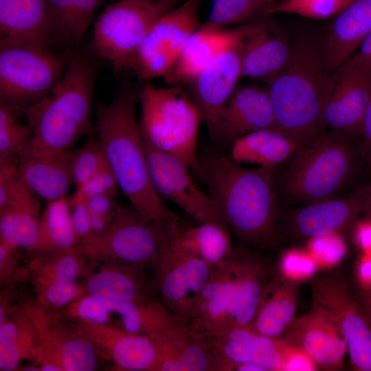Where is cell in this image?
I'll list each match as a JSON object with an SVG mask.
<instances>
[{
	"label": "cell",
	"instance_id": "1",
	"mask_svg": "<svg viewBox=\"0 0 371 371\" xmlns=\"http://www.w3.org/2000/svg\"><path fill=\"white\" fill-rule=\"evenodd\" d=\"M200 163L198 178L206 183L223 224L245 246L273 245L280 214L278 167L244 168L214 150Z\"/></svg>",
	"mask_w": 371,
	"mask_h": 371
},
{
	"label": "cell",
	"instance_id": "2",
	"mask_svg": "<svg viewBox=\"0 0 371 371\" xmlns=\"http://www.w3.org/2000/svg\"><path fill=\"white\" fill-rule=\"evenodd\" d=\"M136 89H124L107 104L95 109V129L107 162L123 193L144 222L148 224L181 219L155 192L136 120Z\"/></svg>",
	"mask_w": 371,
	"mask_h": 371
},
{
	"label": "cell",
	"instance_id": "3",
	"mask_svg": "<svg viewBox=\"0 0 371 371\" xmlns=\"http://www.w3.org/2000/svg\"><path fill=\"white\" fill-rule=\"evenodd\" d=\"M98 71L89 54H74L51 93L19 111L25 115L32 135L18 159L63 153L93 132L91 113Z\"/></svg>",
	"mask_w": 371,
	"mask_h": 371
},
{
	"label": "cell",
	"instance_id": "4",
	"mask_svg": "<svg viewBox=\"0 0 371 371\" xmlns=\"http://www.w3.org/2000/svg\"><path fill=\"white\" fill-rule=\"evenodd\" d=\"M324 49L311 39L296 41L285 67L267 82L276 129L300 146L323 131V111L335 75Z\"/></svg>",
	"mask_w": 371,
	"mask_h": 371
},
{
	"label": "cell",
	"instance_id": "5",
	"mask_svg": "<svg viewBox=\"0 0 371 371\" xmlns=\"http://www.w3.org/2000/svg\"><path fill=\"white\" fill-rule=\"evenodd\" d=\"M285 164L278 176V196L304 205L339 195L355 175L357 153L351 137L322 131L300 146Z\"/></svg>",
	"mask_w": 371,
	"mask_h": 371
},
{
	"label": "cell",
	"instance_id": "6",
	"mask_svg": "<svg viewBox=\"0 0 371 371\" xmlns=\"http://www.w3.org/2000/svg\"><path fill=\"white\" fill-rule=\"evenodd\" d=\"M141 136L154 147L184 161L199 177L197 136L203 113L179 85L166 88L146 85L139 93Z\"/></svg>",
	"mask_w": 371,
	"mask_h": 371
},
{
	"label": "cell",
	"instance_id": "7",
	"mask_svg": "<svg viewBox=\"0 0 371 371\" xmlns=\"http://www.w3.org/2000/svg\"><path fill=\"white\" fill-rule=\"evenodd\" d=\"M74 54L69 50L55 54L34 43L0 39V100L18 112L37 103L59 82Z\"/></svg>",
	"mask_w": 371,
	"mask_h": 371
},
{
	"label": "cell",
	"instance_id": "8",
	"mask_svg": "<svg viewBox=\"0 0 371 371\" xmlns=\"http://www.w3.org/2000/svg\"><path fill=\"white\" fill-rule=\"evenodd\" d=\"M170 10L159 1L122 0L110 4L95 22L91 52L109 60L115 74L133 70L150 28Z\"/></svg>",
	"mask_w": 371,
	"mask_h": 371
},
{
	"label": "cell",
	"instance_id": "9",
	"mask_svg": "<svg viewBox=\"0 0 371 371\" xmlns=\"http://www.w3.org/2000/svg\"><path fill=\"white\" fill-rule=\"evenodd\" d=\"M22 310L34 324L39 343L32 361L39 371H93L100 357L76 323L63 311L24 300Z\"/></svg>",
	"mask_w": 371,
	"mask_h": 371
},
{
	"label": "cell",
	"instance_id": "10",
	"mask_svg": "<svg viewBox=\"0 0 371 371\" xmlns=\"http://www.w3.org/2000/svg\"><path fill=\"white\" fill-rule=\"evenodd\" d=\"M159 248L153 225L144 222L133 207L120 205L107 231L100 236L89 235L77 247L93 265L117 261L144 269L154 267Z\"/></svg>",
	"mask_w": 371,
	"mask_h": 371
},
{
	"label": "cell",
	"instance_id": "11",
	"mask_svg": "<svg viewBox=\"0 0 371 371\" xmlns=\"http://www.w3.org/2000/svg\"><path fill=\"white\" fill-rule=\"evenodd\" d=\"M142 139L150 181L160 199L175 203L196 223L223 224L216 203L196 185L188 165L179 157Z\"/></svg>",
	"mask_w": 371,
	"mask_h": 371
},
{
	"label": "cell",
	"instance_id": "12",
	"mask_svg": "<svg viewBox=\"0 0 371 371\" xmlns=\"http://www.w3.org/2000/svg\"><path fill=\"white\" fill-rule=\"evenodd\" d=\"M199 4V0H186L161 15L141 45L133 70L148 78L168 74L186 41L201 26Z\"/></svg>",
	"mask_w": 371,
	"mask_h": 371
},
{
	"label": "cell",
	"instance_id": "13",
	"mask_svg": "<svg viewBox=\"0 0 371 371\" xmlns=\"http://www.w3.org/2000/svg\"><path fill=\"white\" fill-rule=\"evenodd\" d=\"M159 254L153 268L161 302L188 325L214 267L174 249L165 242L159 240Z\"/></svg>",
	"mask_w": 371,
	"mask_h": 371
},
{
	"label": "cell",
	"instance_id": "14",
	"mask_svg": "<svg viewBox=\"0 0 371 371\" xmlns=\"http://www.w3.org/2000/svg\"><path fill=\"white\" fill-rule=\"evenodd\" d=\"M313 302L329 311L335 318L347 345L353 368L371 371V326L343 280L331 276L311 282Z\"/></svg>",
	"mask_w": 371,
	"mask_h": 371
},
{
	"label": "cell",
	"instance_id": "15",
	"mask_svg": "<svg viewBox=\"0 0 371 371\" xmlns=\"http://www.w3.org/2000/svg\"><path fill=\"white\" fill-rule=\"evenodd\" d=\"M371 101V69L346 62L335 74L325 105L324 128L350 137L361 135L366 111Z\"/></svg>",
	"mask_w": 371,
	"mask_h": 371
},
{
	"label": "cell",
	"instance_id": "16",
	"mask_svg": "<svg viewBox=\"0 0 371 371\" xmlns=\"http://www.w3.org/2000/svg\"><path fill=\"white\" fill-rule=\"evenodd\" d=\"M272 277L273 270L267 260L249 249H236L231 262L229 307L220 329L248 326L267 295Z\"/></svg>",
	"mask_w": 371,
	"mask_h": 371
},
{
	"label": "cell",
	"instance_id": "17",
	"mask_svg": "<svg viewBox=\"0 0 371 371\" xmlns=\"http://www.w3.org/2000/svg\"><path fill=\"white\" fill-rule=\"evenodd\" d=\"M284 340L306 352L319 368L340 369L344 362L347 345L333 315L313 302L311 308L292 322Z\"/></svg>",
	"mask_w": 371,
	"mask_h": 371
},
{
	"label": "cell",
	"instance_id": "18",
	"mask_svg": "<svg viewBox=\"0 0 371 371\" xmlns=\"http://www.w3.org/2000/svg\"><path fill=\"white\" fill-rule=\"evenodd\" d=\"M71 319L93 344L100 356L113 361L117 370L159 371L158 352L149 336L128 333L109 324Z\"/></svg>",
	"mask_w": 371,
	"mask_h": 371
},
{
	"label": "cell",
	"instance_id": "19",
	"mask_svg": "<svg viewBox=\"0 0 371 371\" xmlns=\"http://www.w3.org/2000/svg\"><path fill=\"white\" fill-rule=\"evenodd\" d=\"M265 128H276L267 89L245 85L236 87L225 105L212 139L229 148L237 139Z\"/></svg>",
	"mask_w": 371,
	"mask_h": 371
},
{
	"label": "cell",
	"instance_id": "20",
	"mask_svg": "<svg viewBox=\"0 0 371 371\" xmlns=\"http://www.w3.org/2000/svg\"><path fill=\"white\" fill-rule=\"evenodd\" d=\"M242 41L220 54L190 82L191 97L201 109L212 138L225 105L242 77Z\"/></svg>",
	"mask_w": 371,
	"mask_h": 371
},
{
	"label": "cell",
	"instance_id": "21",
	"mask_svg": "<svg viewBox=\"0 0 371 371\" xmlns=\"http://www.w3.org/2000/svg\"><path fill=\"white\" fill-rule=\"evenodd\" d=\"M207 341L229 371L241 364H255L265 371H282L288 344L283 338H271L254 333L245 327L220 329L205 335Z\"/></svg>",
	"mask_w": 371,
	"mask_h": 371
},
{
	"label": "cell",
	"instance_id": "22",
	"mask_svg": "<svg viewBox=\"0 0 371 371\" xmlns=\"http://www.w3.org/2000/svg\"><path fill=\"white\" fill-rule=\"evenodd\" d=\"M159 240L174 249L200 259L212 267L234 254L227 226L216 222L186 225L183 219L153 225Z\"/></svg>",
	"mask_w": 371,
	"mask_h": 371
},
{
	"label": "cell",
	"instance_id": "23",
	"mask_svg": "<svg viewBox=\"0 0 371 371\" xmlns=\"http://www.w3.org/2000/svg\"><path fill=\"white\" fill-rule=\"evenodd\" d=\"M261 19L232 28L201 25L186 41L166 81L172 85L190 83L220 54L240 43Z\"/></svg>",
	"mask_w": 371,
	"mask_h": 371
},
{
	"label": "cell",
	"instance_id": "24",
	"mask_svg": "<svg viewBox=\"0 0 371 371\" xmlns=\"http://www.w3.org/2000/svg\"><path fill=\"white\" fill-rule=\"evenodd\" d=\"M87 294L112 302L155 300L145 269L128 264L106 261L96 264L83 282Z\"/></svg>",
	"mask_w": 371,
	"mask_h": 371
},
{
	"label": "cell",
	"instance_id": "25",
	"mask_svg": "<svg viewBox=\"0 0 371 371\" xmlns=\"http://www.w3.org/2000/svg\"><path fill=\"white\" fill-rule=\"evenodd\" d=\"M265 17L242 41L241 76L268 82L287 64L292 45L264 20Z\"/></svg>",
	"mask_w": 371,
	"mask_h": 371
},
{
	"label": "cell",
	"instance_id": "26",
	"mask_svg": "<svg viewBox=\"0 0 371 371\" xmlns=\"http://www.w3.org/2000/svg\"><path fill=\"white\" fill-rule=\"evenodd\" d=\"M371 33V0H355L335 16L324 49L330 71L342 66Z\"/></svg>",
	"mask_w": 371,
	"mask_h": 371
},
{
	"label": "cell",
	"instance_id": "27",
	"mask_svg": "<svg viewBox=\"0 0 371 371\" xmlns=\"http://www.w3.org/2000/svg\"><path fill=\"white\" fill-rule=\"evenodd\" d=\"M365 205L357 194L304 205L293 213L292 227L299 236L309 238L337 232L351 224Z\"/></svg>",
	"mask_w": 371,
	"mask_h": 371
},
{
	"label": "cell",
	"instance_id": "28",
	"mask_svg": "<svg viewBox=\"0 0 371 371\" xmlns=\"http://www.w3.org/2000/svg\"><path fill=\"white\" fill-rule=\"evenodd\" d=\"M0 39L34 43L47 49L55 42L44 0H0Z\"/></svg>",
	"mask_w": 371,
	"mask_h": 371
},
{
	"label": "cell",
	"instance_id": "29",
	"mask_svg": "<svg viewBox=\"0 0 371 371\" xmlns=\"http://www.w3.org/2000/svg\"><path fill=\"white\" fill-rule=\"evenodd\" d=\"M74 153L70 149L52 156L20 159V175L33 192L47 202L65 197L74 184L71 172Z\"/></svg>",
	"mask_w": 371,
	"mask_h": 371
},
{
	"label": "cell",
	"instance_id": "30",
	"mask_svg": "<svg viewBox=\"0 0 371 371\" xmlns=\"http://www.w3.org/2000/svg\"><path fill=\"white\" fill-rule=\"evenodd\" d=\"M232 258L214 268L187 325L200 338L223 326L230 300Z\"/></svg>",
	"mask_w": 371,
	"mask_h": 371
},
{
	"label": "cell",
	"instance_id": "31",
	"mask_svg": "<svg viewBox=\"0 0 371 371\" xmlns=\"http://www.w3.org/2000/svg\"><path fill=\"white\" fill-rule=\"evenodd\" d=\"M300 146L276 128L259 130L235 140L229 157L238 164L278 167L285 164Z\"/></svg>",
	"mask_w": 371,
	"mask_h": 371
},
{
	"label": "cell",
	"instance_id": "32",
	"mask_svg": "<svg viewBox=\"0 0 371 371\" xmlns=\"http://www.w3.org/2000/svg\"><path fill=\"white\" fill-rule=\"evenodd\" d=\"M301 284L285 279L280 283L273 282L258 313L245 328L260 335L280 338L295 318Z\"/></svg>",
	"mask_w": 371,
	"mask_h": 371
},
{
	"label": "cell",
	"instance_id": "33",
	"mask_svg": "<svg viewBox=\"0 0 371 371\" xmlns=\"http://www.w3.org/2000/svg\"><path fill=\"white\" fill-rule=\"evenodd\" d=\"M115 320L112 326L131 333L150 336L184 324L162 302L104 300Z\"/></svg>",
	"mask_w": 371,
	"mask_h": 371
},
{
	"label": "cell",
	"instance_id": "34",
	"mask_svg": "<svg viewBox=\"0 0 371 371\" xmlns=\"http://www.w3.org/2000/svg\"><path fill=\"white\" fill-rule=\"evenodd\" d=\"M41 210L36 196L0 210V241L34 254L40 237Z\"/></svg>",
	"mask_w": 371,
	"mask_h": 371
},
{
	"label": "cell",
	"instance_id": "35",
	"mask_svg": "<svg viewBox=\"0 0 371 371\" xmlns=\"http://www.w3.org/2000/svg\"><path fill=\"white\" fill-rule=\"evenodd\" d=\"M55 41L78 44L106 0H44Z\"/></svg>",
	"mask_w": 371,
	"mask_h": 371
},
{
	"label": "cell",
	"instance_id": "36",
	"mask_svg": "<svg viewBox=\"0 0 371 371\" xmlns=\"http://www.w3.org/2000/svg\"><path fill=\"white\" fill-rule=\"evenodd\" d=\"M38 343L36 330L21 307L0 324V370H16L22 361H32Z\"/></svg>",
	"mask_w": 371,
	"mask_h": 371
},
{
	"label": "cell",
	"instance_id": "37",
	"mask_svg": "<svg viewBox=\"0 0 371 371\" xmlns=\"http://www.w3.org/2000/svg\"><path fill=\"white\" fill-rule=\"evenodd\" d=\"M79 244L71 220L69 199L65 196L47 202L41 214L38 243L32 255L73 249Z\"/></svg>",
	"mask_w": 371,
	"mask_h": 371
},
{
	"label": "cell",
	"instance_id": "38",
	"mask_svg": "<svg viewBox=\"0 0 371 371\" xmlns=\"http://www.w3.org/2000/svg\"><path fill=\"white\" fill-rule=\"evenodd\" d=\"M27 266L30 281L34 279L77 280L80 278H85L94 268L77 248L31 255Z\"/></svg>",
	"mask_w": 371,
	"mask_h": 371
},
{
	"label": "cell",
	"instance_id": "39",
	"mask_svg": "<svg viewBox=\"0 0 371 371\" xmlns=\"http://www.w3.org/2000/svg\"><path fill=\"white\" fill-rule=\"evenodd\" d=\"M280 0H214L209 17L203 23L214 28H227L265 17Z\"/></svg>",
	"mask_w": 371,
	"mask_h": 371
},
{
	"label": "cell",
	"instance_id": "40",
	"mask_svg": "<svg viewBox=\"0 0 371 371\" xmlns=\"http://www.w3.org/2000/svg\"><path fill=\"white\" fill-rule=\"evenodd\" d=\"M17 113L14 108L0 100V159H18L31 139L30 126L18 123Z\"/></svg>",
	"mask_w": 371,
	"mask_h": 371
},
{
	"label": "cell",
	"instance_id": "41",
	"mask_svg": "<svg viewBox=\"0 0 371 371\" xmlns=\"http://www.w3.org/2000/svg\"><path fill=\"white\" fill-rule=\"evenodd\" d=\"M40 305L53 309L64 308L87 294L84 283L77 280L34 279L30 280Z\"/></svg>",
	"mask_w": 371,
	"mask_h": 371
},
{
	"label": "cell",
	"instance_id": "42",
	"mask_svg": "<svg viewBox=\"0 0 371 371\" xmlns=\"http://www.w3.org/2000/svg\"><path fill=\"white\" fill-rule=\"evenodd\" d=\"M355 0H280L270 8L265 16L274 14H293L324 19L335 16Z\"/></svg>",
	"mask_w": 371,
	"mask_h": 371
},
{
	"label": "cell",
	"instance_id": "43",
	"mask_svg": "<svg viewBox=\"0 0 371 371\" xmlns=\"http://www.w3.org/2000/svg\"><path fill=\"white\" fill-rule=\"evenodd\" d=\"M108 165L98 137L91 135L82 147L74 150L71 163L74 184L80 186Z\"/></svg>",
	"mask_w": 371,
	"mask_h": 371
},
{
	"label": "cell",
	"instance_id": "44",
	"mask_svg": "<svg viewBox=\"0 0 371 371\" xmlns=\"http://www.w3.org/2000/svg\"><path fill=\"white\" fill-rule=\"evenodd\" d=\"M22 249L0 241V285L15 286L30 281L27 264L22 261Z\"/></svg>",
	"mask_w": 371,
	"mask_h": 371
},
{
	"label": "cell",
	"instance_id": "45",
	"mask_svg": "<svg viewBox=\"0 0 371 371\" xmlns=\"http://www.w3.org/2000/svg\"><path fill=\"white\" fill-rule=\"evenodd\" d=\"M308 251L319 267H330L344 258L347 247L342 237L334 232L310 238Z\"/></svg>",
	"mask_w": 371,
	"mask_h": 371
},
{
	"label": "cell",
	"instance_id": "46",
	"mask_svg": "<svg viewBox=\"0 0 371 371\" xmlns=\"http://www.w3.org/2000/svg\"><path fill=\"white\" fill-rule=\"evenodd\" d=\"M319 266L308 251L291 249L281 257L279 271L285 280L301 282L313 277Z\"/></svg>",
	"mask_w": 371,
	"mask_h": 371
},
{
	"label": "cell",
	"instance_id": "47",
	"mask_svg": "<svg viewBox=\"0 0 371 371\" xmlns=\"http://www.w3.org/2000/svg\"><path fill=\"white\" fill-rule=\"evenodd\" d=\"M71 319H81L98 324H111V313L104 301L88 294L74 300L63 308Z\"/></svg>",
	"mask_w": 371,
	"mask_h": 371
},
{
	"label": "cell",
	"instance_id": "48",
	"mask_svg": "<svg viewBox=\"0 0 371 371\" xmlns=\"http://www.w3.org/2000/svg\"><path fill=\"white\" fill-rule=\"evenodd\" d=\"M120 187L109 165L102 168L87 182L78 187L74 196L86 201L99 194L115 197Z\"/></svg>",
	"mask_w": 371,
	"mask_h": 371
},
{
	"label": "cell",
	"instance_id": "49",
	"mask_svg": "<svg viewBox=\"0 0 371 371\" xmlns=\"http://www.w3.org/2000/svg\"><path fill=\"white\" fill-rule=\"evenodd\" d=\"M69 203L72 225L80 243L91 234V216L85 200L73 195Z\"/></svg>",
	"mask_w": 371,
	"mask_h": 371
},
{
	"label": "cell",
	"instance_id": "50",
	"mask_svg": "<svg viewBox=\"0 0 371 371\" xmlns=\"http://www.w3.org/2000/svg\"><path fill=\"white\" fill-rule=\"evenodd\" d=\"M317 368L318 366L306 352L288 344L284 355L282 371H313Z\"/></svg>",
	"mask_w": 371,
	"mask_h": 371
},
{
	"label": "cell",
	"instance_id": "51",
	"mask_svg": "<svg viewBox=\"0 0 371 371\" xmlns=\"http://www.w3.org/2000/svg\"><path fill=\"white\" fill-rule=\"evenodd\" d=\"M114 198L108 194H99L87 199L85 201L91 216L113 220L119 206Z\"/></svg>",
	"mask_w": 371,
	"mask_h": 371
},
{
	"label": "cell",
	"instance_id": "52",
	"mask_svg": "<svg viewBox=\"0 0 371 371\" xmlns=\"http://www.w3.org/2000/svg\"><path fill=\"white\" fill-rule=\"evenodd\" d=\"M16 286L1 287L0 292V324L19 310L24 300H20Z\"/></svg>",
	"mask_w": 371,
	"mask_h": 371
},
{
	"label": "cell",
	"instance_id": "53",
	"mask_svg": "<svg viewBox=\"0 0 371 371\" xmlns=\"http://www.w3.org/2000/svg\"><path fill=\"white\" fill-rule=\"evenodd\" d=\"M346 62L356 66L371 69V33L361 43L357 52Z\"/></svg>",
	"mask_w": 371,
	"mask_h": 371
},
{
	"label": "cell",
	"instance_id": "54",
	"mask_svg": "<svg viewBox=\"0 0 371 371\" xmlns=\"http://www.w3.org/2000/svg\"><path fill=\"white\" fill-rule=\"evenodd\" d=\"M355 239L363 252L371 251V219L358 223L355 229Z\"/></svg>",
	"mask_w": 371,
	"mask_h": 371
},
{
	"label": "cell",
	"instance_id": "55",
	"mask_svg": "<svg viewBox=\"0 0 371 371\" xmlns=\"http://www.w3.org/2000/svg\"><path fill=\"white\" fill-rule=\"evenodd\" d=\"M357 278L363 289L371 288V251L363 252L357 267Z\"/></svg>",
	"mask_w": 371,
	"mask_h": 371
},
{
	"label": "cell",
	"instance_id": "56",
	"mask_svg": "<svg viewBox=\"0 0 371 371\" xmlns=\"http://www.w3.org/2000/svg\"><path fill=\"white\" fill-rule=\"evenodd\" d=\"M361 135L363 138V154L371 166V101L365 115Z\"/></svg>",
	"mask_w": 371,
	"mask_h": 371
},
{
	"label": "cell",
	"instance_id": "57",
	"mask_svg": "<svg viewBox=\"0 0 371 371\" xmlns=\"http://www.w3.org/2000/svg\"><path fill=\"white\" fill-rule=\"evenodd\" d=\"M355 297L361 312L371 326V288L363 289Z\"/></svg>",
	"mask_w": 371,
	"mask_h": 371
},
{
	"label": "cell",
	"instance_id": "58",
	"mask_svg": "<svg viewBox=\"0 0 371 371\" xmlns=\"http://www.w3.org/2000/svg\"><path fill=\"white\" fill-rule=\"evenodd\" d=\"M364 195L366 196L365 201H368L369 205H371V182L364 189Z\"/></svg>",
	"mask_w": 371,
	"mask_h": 371
},
{
	"label": "cell",
	"instance_id": "59",
	"mask_svg": "<svg viewBox=\"0 0 371 371\" xmlns=\"http://www.w3.org/2000/svg\"><path fill=\"white\" fill-rule=\"evenodd\" d=\"M179 0H156V1H159L164 5H167L170 9L173 8L175 4Z\"/></svg>",
	"mask_w": 371,
	"mask_h": 371
},
{
	"label": "cell",
	"instance_id": "60",
	"mask_svg": "<svg viewBox=\"0 0 371 371\" xmlns=\"http://www.w3.org/2000/svg\"><path fill=\"white\" fill-rule=\"evenodd\" d=\"M136 1H146V2H155V1H156V0H136Z\"/></svg>",
	"mask_w": 371,
	"mask_h": 371
},
{
	"label": "cell",
	"instance_id": "61",
	"mask_svg": "<svg viewBox=\"0 0 371 371\" xmlns=\"http://www.w3.org/2000/svg\"><path fill=\"white\" fill-rule=\"evenodd\" d=\"M368 207L371 208V205H369V206H368Z\"/></svg>",
	"mask_w": 371,
	"mask_h": 371
}]
</instances>
